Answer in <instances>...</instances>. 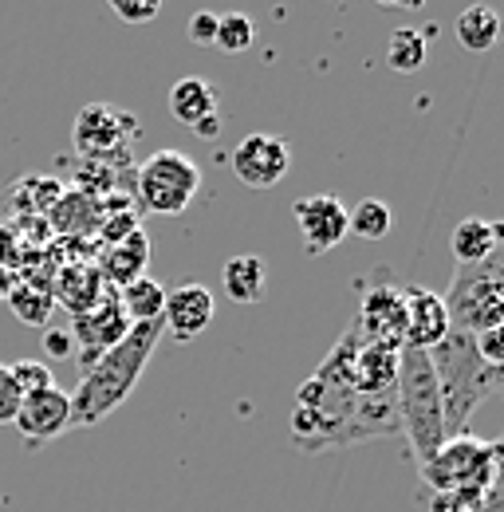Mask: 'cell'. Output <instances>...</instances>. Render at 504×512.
<instances>
[{
  "label": "cell",
  "instance_id": "cell-1",
  "mask_svg": "<svg viewBox=\"0 0 504 512\" xmlns=\"http://www.w3.org/2000/svg\"><path fill=\"white\" fill-rule=\"evenodd\" d=\"M292 446L300 453L363 446L402 434L398 426V398L394 394H359L343 375L339 359H327L312 371V379L296 390V410L288 418Z\"/></svg>",
  "mask_w": 504,
  "mask_h": 512
},
{
  "label": "cell",
  "instance_id": "cell-36",
  "mask_svg": "<svg viewBox=\"0 0 504 512\" xmlns=\"http://www.w3.org/2000/svg\"><path fill=\"white\" fill-rule=\"evenodd\" d=\"M44 351H48L52 359H67V355H71V331H48Z\"/></svg>",
  "mask_w": 504,
  "mask_h": 512
},
{
  "label": "cell",
  "instance_id": "cell-6",
  "mask_svg": "<svg viewBox=\"0 0 504 512\" xmlns=\"http://www.w3.org/2000/svg\"><path fill=\"white\" fill-rule=\"evenodd\" d=\"M402 284L394 268L378 264L371 272H363L355 280V335L375 343V347H390V351H402L406 343V296H402Z\"/></svg>",
  "mask_w": 504,
  "mask_h": 512
},
{
  "label": "cell",
  "instance_id": "cell-11",
  "mask_svg": "<svg viewBox=\"0 0 504 512\" xmlns=\"http://www.w3.org/2000/svg\"><path fill=\"white\" fill-rule=\"evenodd\" d=\"M292 213L308 256H327L347 241V205L335 193H308L292 205Z\"/></svg>",
  "mask_w": 504,
  "mask_h": 512
},
{
  "label": "cell",
  "instance_id": "cell-19",
  "mask_svg": "<svg viewBox=\"0 0 504 512\" xmlns=\"http://www.w3.org/2000/svg\"><path fill=\"white\" fill-rule=\"evenodd\" d=\"M170 115L189 130L197 127V123H205V119H213V115H221V107H217V87H213L209 79H201V75L178 79V83L170 87Z\"/></svg>",
  "mask_w": 504,
  "mask_h": 512
},
{
  "label": "cell",
  "instance_id": "cell-34",
  "mask_svg": "<svg viewBox=\"0 0 504 512\" xmlns=\"http://www.w3.org/2000/svg\"><path fill=\"white\" fill-rule=\"evenodd\" d=\"M189 40L197 48H209L217 40V12H193L189 16Z\"/></svg>",
  "mask_w": 504,
  "mask_h": 512
},
{
  "label": "cell",
  "instance_id": "cell-15",
  "mask_svg": "<svg viewBox=\"0 0 504 512\" xmlns=\"http://www.w3.org/2000/svg\"><path fill=\"white\" fill-rule=\"evenodd\" d=\"M402 296H406V343L402 347L434 351L449 335V316H445L441 292L422 288V284H402Z\"/></svg>",
  "mask_w": 504,
  "mask_h": 512
},
{
  "label": "cell",
  "instance_id": "cell-7",
  "mask_svg": "<svg viewBox=\"0 0 504 512\" xmlns=\"http://www.w3.org/2000/svg\"><path fill=\"white\" fill-rule=\"evenodd\" d=\"M201 190V170L182 150H158L134 170V201L146 213L158 217H178L193 205Z\"/></svg>",
  "mask_w": 504,
  "mask_h": 512
},
{
  "label": "cell",
  "instance_id": "cell-25",
  "mask_svg": "<svg viewBox=\"0 0 504 512\" xmlns=\"http://www.w3.org/2000/svg\"><path fill=\"white\" fill-rule=\"evenodd\" d=\"M4 300L16 312V320L32 323V327H44V323L52 320V308H56L52 288L48 284H36V280H16Z\"/></svg>",
  "mask_w": 504,
  "mask_h": 512
},
{
  "label": "cell",
  "instance_id": "cell-35",
  "mask_svg": "<svg viewBox=\"0 0 504 512\" xmlns=\"http://www.w3.org/2000/svg\"><path fill=\"white\" fill-rule=\"evenodd\" d=\"M20 241H16V233H12V225L8 221H0V272H12L16 264H20Z\"/></svg>",
  "mask_w": 504,
  "mask_h": 512
},
{
  "label": "cell",
  "instance_id": "cell-26",
  "mask_svg": "<svg viewBox=\"0 0 504 512\" xmlns=\"http://www.w3.org/2000/svg\"><path fill=\"white\" fill-rule=\"evenodd\" d=\"M426 60H430L426 32H418V28H394V32H390V40H386V64L394 67L398 75L422 71Z\"/></svg>",
  "mask_w": 504,
  "mask_h": 512
},
{
  "label": "cell",
  "instance_id": "cell-4",
  "mask_svg": "<svg viewBox=\"0 0 504 512\" xmlns=\"http://www.w3.org/2000/svg\"><path fill=\"white\" fill-rule=\"evenodd\" d=\"M394 398H398V426H402L406 442H410L418 465H422V461L449 438V434H445L441 386H438L434 363H430L426 351H414V347H402V351H398Z\"/></svg>",
  "mask_w": 504,
  "mask_h": 512
},
{
  "label": "cell",
  "instance_id": "cell-16",
  "mask_svg": "<svg viewBox=\"0 0 504 512\" xmlns=\"http://www.w3.org/2000/svg\"><path fill=\"white\" fill-rule=\"evenodd\" d=\"M107 292H111V288L103 284L95 260H75V264H67L60 276H56V284H52V300L71 312V320L83 316V312H91V308H99Z\"/></svg>",
  "mask_w": 504,
  "mask_h": 512
},
{
  "label": "cell",
  "instance_id": "cell-14",
  "mask_svg": "<svg viewBox=\"0 0 504 512\" xmlns=\"http://www.w3.org/2000/svg\"><path fill=\"white\" fill-rule=\"evenodd\" d=\"M217 316V304H213V292L197 280H182L178 288L166 292V308H162V327L166 335H174L178 343L197 339Z\"/></svg>",
  "mask_w": 504,
  "mask_h": 512
},
{
  "label": "cell",
  "instance_id": "cell-21",
  "mask_svg": "<svg viewBox=\"0 0 504 512\" xmlns=\"http://www.w3.org/2000/svg\"><path fill=\"white\" fill-rule=\"evenodd\" d=\"M221 284L229 292V300L237 304H260L264 300V284H268V268L264 260L252 253L229 256L225 260V272H221Z\"/></svg>",
  "mask_w": 504,
  "mask_h": 512
},
{
  "label": "cell",
  "instance_id": "cell-28",
  "mask_svg": "<svg viewBox=\"0 0 504 512\" xmlns=\"http://www.w3.org/2000/svg\"><path fill=\"white\" fill-rule=\"evenodd\" d=\"M221 52H249L256 44V20L245 16V12H225L217 16V40H213Z\"/></svg>",
  "mask_w": 504,
  "mask_h": 512
},
{
  "label": "cell",
  "instance_id": "cell-37",
  "mask_svg": "<svg viewBox=\"0 0 504 512\" xmlns=\"http://www.w3.org/2000/svg\"><path fill=\"white\" fill-rule=\"evenodd\" d=\"M193 134H197V138H217V134H221V115H213V119L197 123V127H193Z\"/></svg>",
  "mask_w": 504,
  "mask_h": 512
},
{
  "label": "cell",
  "instance_id": "cell-20",
  "mask_svg": "<svg viewBox=\"0 0 504 512\" xmlns=\"http://www.w3.org/2000/svg\"><path fill=\"white\" fill-rule=\"evenodd\" d=\"M504 241V221H485V217H465L457 221L453 237H449V249L457 256V264H477L493 253Z\"/></svg>",
  "mask_w": 504,
  "mask_h": 512
},
{
  "label": "cell",
  "instance_id": "cell-5",
  "mask_svg": "<svg viewBox=\"0 0 504 512\" xmlns=\"http://www.w3.org/2000/svg\"><path fill=\"white\" fill-rule=\"evenodd\" d=\"M449 331L481 335L504 323V241L477 264H457L445 288Z\"/></svg>",
  "mask_w": 504,
  "mask_h": 512
},
{
  "label": "cell",
  "instance_id": "cell-12",
  "mask_svg": "<svg viewBox=\"0 0 504 512\" xmlns=\"http://www.w3.org/2000/svg\"><path fill=\"white\" fill-rule=\"evenodd\" d=\"M126 331H130V320L123 316L119 292L111 288L99 308H91V312L71 320V343H79V367L87 371L99 355H107L115 343H123Z\"/></svg>",
  "mask_w": 504,
  "mask_h": 512
},
{
  "label": "cell",
  "instance_id": "cell-27",
  "mask_svg": "<svg viewBox=\"0 0 504 512\" xmlns=\"http://www.w3.org/2000/svg\"><path fill=\"white\" fill-rule=\"evenodd\" d=\"M390 225H394L390 205L378 201V197L359 201V205L347 213V233H355V237H363V241H382V237L390 233Z\"/></svg>",
  "mask_w": 504,
  "mask_h": 512
},
{
  "label": "cell",
  "instance_id": "cell-8",
  "mask_svg": "<svg viewBox=\"0 0 504 512\" xmlns=\"http://www.w3.org/2000/svg\"><path fill=\"white\" fill-rule=\"evenodd\" d=\"M418 473L430 493H485L493 449L477 434H453L418 465Z\"/></svg>",
  "mask_w": 504,
  "mask_h": 512
},
{
  "label": "cell",
  "instance_id": "cell-13",
  "mask_svg": "<svg viewBox=\"0 0 504 512\" xmlns=\"http://www.w3.org/2000/svg\"><path fill=\"white\" fill-rule=\"evenodd\" d=\"M20 430V438L28 442V449H40L48 442H56L60 434L71 430V394L52 386V390H40V394H24L20 402V414L12 422Z\"/></svg>",
  "mask_w": 504,
  "mask_h": 512
},
{
  "label": "cell",
  "instance_id": "cell-24",
  "mask_svg": "<svg viewBox=\"0 0 504 512\" xmlns=\"http://www.w3.org/2000/svg\"><path fill=\"white\" fill-rule=\"evenodd\" d=\"M119 304H123V316L130 323H154V320H162L166 288H162L158 280L142 276V280H134V284L119 288Z\"/></svg>",
  "mask_w": 504,
  "mask_h": 512
},
{
  "label": "cell",
  "instance_id": "cell-2",
  "mask_svg": "<svg viewBox=\"0 0 504 512\" xmlns=\"http://www.w3.org/2000/svg\"><path fill=\"white\" fill-rule=\"evenodd\" d=\"M166 327L162 320L154 323H130L123 343H115L107 355H99L71 394V426H95L107 414H115L126 398L134 394V386L142 379L150 355L158 351Z\"/></svg>",
  "mask_w": 504,
  "mask_h": 512
},
{
  "label": "cell",
  "instance_id": "cell-29",
  "mask_svg": "<svg viewBox=\"0 0 504 512\" xmlns=\"http://www.w3.org/2000/svg\"><path fill=\"white\" fill-rule=\"evenodd\" d=\"M12 379L20 386V394H40V390H52V386H56L52 367L40 363V359H20V363H12Z\"/></svg>",
  "mask_w": 504,
  "mask_h": 512
},
{
  "label": "cell",
  "instance_id": "cell-9",
  "mask_svg": "<svg viewBox=\"0 0 504 512\" xmlns=\"http://www.w3.org/2000/svg\"><path fill=\"white\" fill-rule=\"evenodd\" d=\"M138 138V119L111 107V103H87L75 115V150L83 162H107L130 170V142Z\"/></svg>",
  "mask_w": 504,
  "mask_h": 512
},
{
  "label": "cell",
  "instance_id": "cell-33",
  "mask_svg": "<svg viewBox=\"0 0 504 512\" xmlns=\"http://www.w3.org/2000/svg\"><path fill=\"white\" fill-rule=\"evenodd\" d=\"M111 12L126 24H146L162 12V4L158 0H111Z\"/></svg>",
  "mask_w": 504,
  "mask_h": 512
},
{
  "label": "cell",
  "instance_id": "cell-10",
  "mask_svg": "<svg viewBox=\"0 0 504 512\" xmlns=\"http://www.w3.org/2000/svg\"><path fill=\"white\" fill-rule=\"evenodd\" d=\"M229 162H233V174L249 190H272L292 170V146L284 138H276V134L256 130V134H245L237 142V150L229 154Z\"/></svg>",
  "mask_w": 504,
  "mask_h": 512
},
{
  "label": "cell",
  "instance_id": "cell-31",
  "mask_svg": "<svg viewBox=\"0 0 504 512\" xmlns=\"http://www.w3.org/2000/svg\"><path fill=\"white\" fill-rule=\"evenodd\" d=\"M20 402H24V394H20V386L12 379V367L0 363V426H12L16 422Z\"/></svg>",
  "mask_w": 504,
  "mask_h": 512
},
{
  "label": "cell",
  "instance_id": "cell-22",
  "mask_svg": "<svg viewBox=\"0 0 504 512\" xmlns=\"http://www.w3.org/2000/svg\"><path fill=\"white\" fill-rule=\"evenodd\" d=\"M501 36H504V20L501 12L489 8V4H473V8H465L457 16V40L469 52H493L501 44Z\"/></svg>",
  "mask_w": 504,
  "mask_h": 512
},
{
  "label": "cell",
  "instance_id": "cell-23",
  "mask_svg": "<svg viewBox=\"0 0 504 512\" xmlns=\"http://www.w3.org/2000/svg\"><path fill=\"white\" fill-rule=\"evenodd\" d=\"M63 193H67V186H63L60 178L28 174V178H20V182L12 186V209H16L20 217H48Z\"/></svg>",
  "mask_w": 504,
  "mask_h": 512
},
{
  "label": "cell",
  "instance_id": "cell-17",
  "mask_svg": "<svg viewBox=\"0 0 504 512\" xmlns=\"http://www.w3.org/2000/svg\"><path fill=\"white\" fill-rule=\"evenodd\" d=\"M146 264H150V237L142 229L130 233L119 245H107V249L95 253V268H99L103 284L115 288V292L126 288V284H134V280H142L146 276Z\"/></svg>",
  "mask_w": 504,
  "mask_h": 512
},
{
  "label": "cell",
  "instance_id": "cell-18",
  "mask_svg": "<svg viewBox=\"0 0 504 512\" xmlns=\"http://www.w3.org/2000/svg\"><path fill=\"white\" fill-rule=\"evenodd\" d=\"M99 221H103V205H99V197L79 193V190H67L60 201H56V209L48 213L52 233L75 237V241L95 237V233H99Z\"/></svg>",
  "mask_w": 504,
  "mask_h": 512
},
{
  "label": "cell",
  "instance_id": "cell-3",
  "mask_svg": "<svg viewBox=\"0 0 504 512\" xmlns=\"http://www.w3.org/2000/svg\"><path fill=\"white\" fill-rule=\"evenodd\" d=\"M434 363V375L441 386V406H445V434H469L473 414L504 390V371L481 359L473 335L449 331L434 351H426Z\"/></svg>",
  "mask_w": 504,
  "mask_h": 512
},
{
  "label": "cell",
  "instance_id": "cell-32",
  "mask_svg": "<svg viewBox=\"0 0 504 512\" xmlns=\"http://www.w3.org/2000/svg\"><path fill=\"white\" fill-rule=\"evenodd\" d=\"M426 512H481V493H430Z\"/></svg>",
  "mask_w": 504,
  "mask_h": 512
},
{
  "label": "cell",
  "instance_id": "cell-30",
  "mask_svg": "<svg viewBox=\"0 0 504 512\" xmlns=\"http://www.w3.org/2000/svg\"><path fill=\"white\" fill-rule=\"evenodd\" d=\"M489 449H493V473L481 493V512H504V434L489 442Z\"/></svg>",
  "mask_w": 504,
  "mask_h": 512
}]
</instances>
